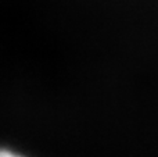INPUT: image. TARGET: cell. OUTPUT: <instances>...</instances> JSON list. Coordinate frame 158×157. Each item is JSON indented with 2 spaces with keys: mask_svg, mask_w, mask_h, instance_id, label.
<instances>
[{
  "mask_svg": "<svg viewBox=\"0 0 158 157\" xmlns=\"http://www.w3.org/2000/svg\"><path fill=\"white\" fill-rule=\"evenodd\" d=\"M0 157H25L17 152H13L10 149H4V147H0Z\"/></svg>",
  "mask_w": 158,
  "mask_h": 157,
  "instance_id": "obj_1",
  "label": "cell"
}]
</instances>
